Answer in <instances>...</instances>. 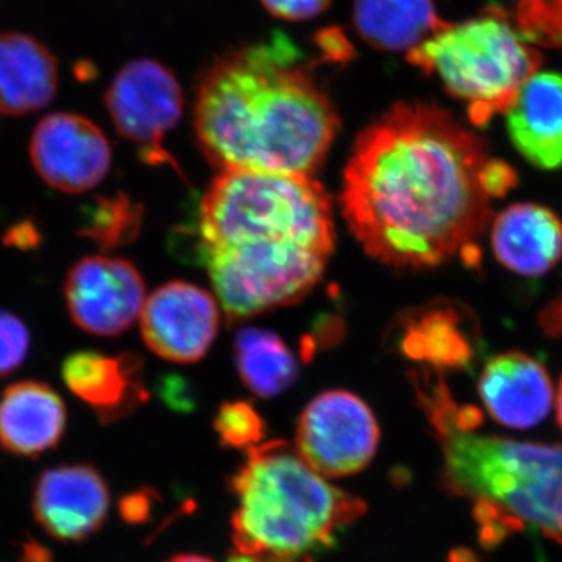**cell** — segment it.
<instances>
[{"instance_id":"obj_1","label":"cell","mask_w":562,"mask_h":562,"mask_svg":"<svg viewBox=\"0 0 562 562\" xmlns=\"http://www.w3.org/2000/svg\"><path fill=\"white\" fill-rule=\"evenodd\" d=\"M491 160L483 140L449 111L397 103L355 140L344 171V217L362 249L384 265H442L491 220Z\"/></svg>"},{"instance_id":"obj_2","label":"cell","mask_w":562,"mask_h":562,"mask_svg":"<svg viewBox=\"0 0 562 562\" xmlns=\"http://www.w3.org/2000/svg\"><path fill=\"white\" fill-rule=\"evenodd\" d=\"M198 247L232 321L291 305L335 250L330 195L313 177L221 172L199 206Z\"/></svg>"},{"instance_id":"obj_3","label":"cell","mask_w":562,"mask_h":562,"mask_svg":"<svg viewBox=\"0 0 562 562\" xmlns=\"http://www.w3.org/2000/svg\"><path fill=\"white\" fill-rule=\"evenodd\" d=\"M194 125L222 172L312 177L339 120L313 65L286 35L227 52L202 74Z\"/></svg>"},{"instance_id":"obj_4","label":"cell","mask_w":562,"mask_h":562,"mask_svg":"<svg viewBox=\"0 0 562 562\" xmlns=\"http://www.w3.org/2000/svg\"><path fill=\"white\" fill-rule=\"evenodd\" d=\"M424 412L443 450V484L475 502L484 546L532 530L562 543V443L479 435L482 416L453 401L442 380L420 376Z\"/></svg>"},{"instance_id":"obj_5","label":"cell","mask_w":562,"mask_h":562,"mask_svg":"<svg viewBox=\"0 0 562 562\" xmlns=\"http://www.w3.org/2000/svg\"><path fill=\"white\" fill-rule=\"evenodd\" d=\"M228 487L233 514L231 562H308L366 513L361 498L331 486L290 443L247 450Z\"/></svg>"},{"instance_id":"obj_6","label":"cell","mask_w":562,"mask_h":562,"mask_svg":"<svg viewBox=\"0 0 562 562\" xmlns=\"http://www.w3.org/2000/svg\"><path fill=\"white\" fill-rule=\"evenodd\" d=\"M408 61L436 76L464 103L476 127L505 114L525 81L541 68L542 55L502 13L446 24L408 52Z\"/></svg>"},{"instance_id":"obj_7","label":"cell","mask_w":562,"mask_h":562,"mask_svg":"<svg viewBox=\"0 0 562 562\" xmlns=\"http://www.w3.org/2000/svg\"><path fill=\"white\" fill-rule=\"evenodd\" d=\"M372 409L351 392H322L306 405L295 431V452L324 479L368 468L379 447Z\"/></svg>"},{"instance_id":"obj_8","label":"cell","mask_w":562,"mask_h":562,"mask_svg":"<svg viewBox=\"0 0 562 562\" xmlns=\"http://www.w3.org/2000/svg\"><path fill=\"white\" fill-rule=\"evenodd\" d=\"M105 105L117 133L138 144L144 161L177 168L162 147L183 114V94L171 70L154 60L128 63L111 81Z\"/></svg>"},{"instance_id":"obj_9","label":"cell","mask_w":562,"mask_h":562,"mask_svg":"<svg viewBox=\"0 0 562 562\" xmlns=\"http://www.w3.org/2000/svg\"><path fill=\"white\" fill-rule=\"evenodd\" d=\"M65 299L77 327L111 338L128 330L140 316L146 284L131 261L91 255L69 269Z\"/></svg>"},{"instance_id":"obj_10","label":"cell","mask_w":562,"mask_h":562,"mask_svg":"<svg viewBox=\"0 0 562 562\" xmlns=\"http://www.w3.org/2000/svg\"><path fill=\"white\" fill-rule=\"evenodd\" d=\"M110 506L109 483L91 462L47 468L33 484V517L58 542L80 543L98 535Z\"/></svg>"},{"instance_id":"obj_11","label":"cell","mask_w":562,"mask_h":562,"mask_svg":"<svg viewBox=\"0 0 562 562\" xmlns=\"http://www.w3.org/2000/svg\"><path fill=\"white\" fill-rule=\"evenodd\" d=\"M31 158L49 187L68 194H83L109 173L111 147L94 122L80 114L55 113L36 125Z\"/></svg>"},{"instance_id":"obj_12","label":"cell","mask_w":562,"mask_h":562,"mask_svg":"<svg viewBox=\"0 0 562 562\" xmlns=\"http://www.w3.org/2000/svg\"><path fill=\"white\" fill-rule=\"evenodd\" d=\"M139 317L146 346L172 362L201 360L220 328L216 299L184 281H171L151 292Z\"/></svg>"},{"instance_id":"obj_13","label":"cell","mask_w":562,"mask_h":562,"mask_svg":"<svg viewBox=\"0 0 562 562\" xmlns=\"http://www.w3.org/2000/svg\"><path fill=\"white\" fill-rule=\"evenodd\" d=\"M144 364L138 355L109 357L101 351L81 350L61 364L63 382L102 425L135 413L149 398L144 383Z\"/></svg>"},{"instance_id":"obj_14","label":"cell","mask_w":562,"mask_h":562,"mask_svg":"<svg viewBox=\"0 0 562 562\" xmlns=\"http://www.w3.org/2000/svg\"><path fill=\"white\" fill-rule=\"evenodd\" d=\"M479 394L492 419L519 430L541 424L554 401L549 372L522 351H508L487 361Z\"/></svg>"},{"instance_id":"obj_15","label":"cell","mask_w":562,"mask_h":562,"mask_svg":"<svg viewBox=\"0 0 562 562\" xmlns=\"http://www.w3.org/2000/svg\"><path fill=\"white\" fill-rule=\"evenodd\" d=\"M517 151L536 168H562V74L538 70L506 111Z\"/></svg>"},{"instance_id":"obj_16","label":"cell","mask_w":562,"mask_h":562,"mask_svg":"<svg viewBox=\"0 0 562 562\" xmlns=\"http://www.w3.org/2000/svg\"><path fill=\"white\" fill-rule=\"evenodd\" d=\"M68 409L54 387L36 380L10 384L0 395V446L21 458H40L58 447Z\"/></svg>"},{"instance_id":"obj_17","label":"cell","mask_w":562,"mask_h":562,"mask_svg":"<svg viewBox=\"0 0 562 562\" xmlns=\"http://www.w3.org/2000/svg\"><path fill=\"white\" fill-rule=\"evenodd\" d=\"M495 258L509 271L541 277L562 258V222L536 203H514L503 210L491 232Z\"/></svg>"},{"instance_id":"obj_18","label":"cell","mask_w":562,"mask_h":562,"mask_svg":"<svg viewBox=\"0 0 562 562\" xmlns=\"http://www.w3.org/2000/svg\"><path fill=\"white\" fill-rule=\"evenodd\" d=\"M58 90L57 58L24 33H0V113L25 116L46 109Z\"/></svg>"},{"instance_id":"obj_19","label":"cell","mask_w":562,"mask_h":562,"mask_svg":"<svg viewBox=\"0 0 562 562\" xmlns=\"http://www.w3.org/2000/svg\"><path fill=\"white\" fill-rule=\"evenodd\" d=\"M401 349L436 369H468L479 353L480 338L471 313L452 303H432L403 321Z\"/></svg>"},{"instance_id":"obj_20","label":"cell","mask_w":562,"mask_h":562,"mask_svg":"<svg viewBox=\"0 0 562 562\" xmlns=\"http://www.w3.org/2000/svg\"><path fill=\"white\" fill-rule=\"evenodd\" d=\"M353 22L376 49L412 52L446 25L432 0H355Z\"/></svg>"},{"instance_id":"obj_21","label":"cell","mask_w":562,"mask_h":562,"mask_svg":"<svg viewBox=\"0 0 562 562\" xmlns=\"http://www.w3.org/2000/svg\"><path fill=\"white\" fill-rule=\"evenodd\" d=\"M235 361L244 384L262 398L290 390L299 364L280 336L261 328H243L235 339Z\"/></svg>"},{"instance_id":"obj_22","label":"cell","mask_w":562,"mask_h":562,"mask_svg":"<svg viewBox=\"0 0 562 562\" xmlns=\"http://www.w3.org/2000/svg\"><path fill=\"white\" fill-rule=\"evenodd\" d=\"M143 209L124 192L98 198L81 214L79 235L90 239L99 249H120L138 236Z\"/></svg>"},{"instance_id":"obj_23","label":"cell","mask_w":562,"mask_h":562,"mask_svg":"<svg viewBox=\"0 0 562 562\" xmlns=\"http://www.w3.org/2000/svg\"><path fill=\"white\" fill-rule=\"evenodd\" d=\"M513 22L532 46L562 49V0H519Z\"/></svg>"},{"instance_id":"obj_24","label":"cell","mask_w":562,"mask_h":562,"mask_svg":"<svg viewBox=\"0 0 562 562\" xmlns=\"http://www.w3.org/2000/svg\"><path fill=\"white\" fill-rule=\"evenodd\" d=\"M214 430L222 446L228 449L249 450L260 446L266 435L265 420L247 402H228L221 406Z\"/></svg>"},{"instance_id":"obj_25","label":"cell","mask_w":562,"mask_h":562,"mask_svg":"<svg viewBox=\"0 0 562 562\" xmlns=\"http://www.w3.org/2000/svg\"><path fill=\"white\" fill-rule=\"evenodd\" d=\"M31 350L27 325L9 312L0 310V379L21 368Z\"/></svg>"},{"instance_id":"obj_26","label":"cell","mask_w":562,"mask_h":562,"mask_svg":"<svg viewBox=\"0 0 562 562\" xmlns=\"http://www.w3.org/2000/svg\"><path fill=\"white\" fill-rule=\"evenodd\" d=\"M272 14L281 20L303 21L319 16L331 0H261Z\"/></svg>"},{"instance_id":"obj_27","label":"cell","mask_w":562,"mask_h":562,"mask_svg":"<svg viewBox=\"0 0 562 562\" xmlns=\"http://www.w3.org/2000/svg\"><path fill=\"white\" fill-rule=\"evenodd\" d=\"M120 512L122 519L127 522H143L147 519V513L150 512L149 492H133L122 498Z\"/></svg>"},{"instance_id":"obj_28","label":"cell","mask_w":562,"mask_h":562,"mask_svg":"<svg viewBox=\"0 0 562 562\" xmlns=\"http://www.w3.org/2000/svg\"><path fill=\"white\" fill-rule=\"evenodd\" d=\"M40 233L38 228L31 222H22L16 224L7 232L3 243L9 246L18 247V249H35L38 246Z\"/></svg>"},{"instance_id":"obj_29","label":"cell","mask_w":562,"mask_h":562,"mask_svg":"<svg viewBox=\"0 0 562 562\" xmlns=\"http://www.w3.org/2000/svg\"><path fill=\"white\" fill-rule=\"evenodd\" d=\"M539 321L547 335H562V295L543 310Z\"/></svg>"},{"instance_id":"obj_30","label":"cell","mask_w":562,"mask_h":562,"mask_svg":"<svg viewBox=\"0 0 562 562\" xmlns=\"http://www.w3.org/2000/svg\"><path fill=\"white\" fill-rule=\"evenodd\" d=\"M50 553L47 552L46 547L36 542L27 543L21 558V562H50Z\"/></svg>"},{"instance_id":"obj_31","label":"cell","mask_w":562,"mask_h":562,"mask_svg":"<svg viewBox=\"0 0 562 562\" xmlns=\"http://www.w3.org/2000/svg\"><path fill=\"white\" fill-rule=\"evenodd\" d=\"M166 562H214L210 558L202 557V554H177L171 560Z\"/></svg>"},{"instance_id":"obj_32","label":"cell","mask_w":562,"mask_h":562,"mask_svg":"<svg viewBox=\"0 0 562 562\" xmlns=\"http://www.w3.org/2000/svg\"><path fill=\"white\" fill-rule=\"evenodd\" d=\"M554 401H557V419H558V424H560V427H561V430H562V379H561V382H560V387H558L557 398H554Z\"/></svg>"}]
</instances>
